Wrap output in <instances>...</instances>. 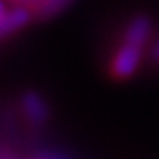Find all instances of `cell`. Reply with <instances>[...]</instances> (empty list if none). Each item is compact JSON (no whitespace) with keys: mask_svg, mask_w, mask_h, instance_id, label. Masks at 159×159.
Segmentation results:
<instances>
[{"mask_svg":"<svg viewBox=\"0 0 159 159\" xmlns=\"http://www.w3.org/2000/svg\"><path fill=\"white\" fill-rule=\"evenodd\" d=\"M142 59V48L135 46L130 43H124L122 46L117 49L115 56L112 58L110 71L115 78L125 80L137 71L139 64Z\"/></svg>","mask_w":159,"mask_h":159,"instance_id":"obj_1","label":"cell"},{"mask_svg":"<svg viewBox=\"0 0 159 159\" xmlns=\"http://www.w3.org/2000/svg\"><path fill=\"white\" fill-rule=\"evenodd\" d=\"M151 32H152V24L146 16L134 17L124 32V43H130L142 48L151 37Z\"/></svg>","mask_w":159,"mask_h":159,"instance_id":"obj_2","label":"cell"},{"mask_svg":"<svg viewBox=\"0 0 159 159\" xmlns=\"http://www.w3.org/2000/svg\"><path fill=\"white\" fill-rule=\"evenodd\" d=\"M22 108L24 113L32 120V122H43L48 115L46 105L41 100V97H37L36 93H27L22 100Z\"/></svg>","mask_w":159,"mask_h":159,"instance_id":"obj_3","label":"cell"},{"mask_svg":"<svg viewBox=\"0 0 159 159\" xmlns=\"http://www.w3.org/2000/svg\"><path fill=\"white\" fill-rule=\"evenodd\" d=\"M29 20V14L24 9H16L12 12H3L0 16V32H9L19 29Z\"/></svg>","mask_w":159,"mask_h":159,"instance_id":"obj_4","label":"cell"},{"mask_svg":"<svg viewBox=\"0 0 159 159\" xmlns=\"http://www.w3.org/2000/svg\"><path fill=\"white\" fill-rule=\"evenodd\" d=\"M66 3H70V0H36V3H32V9H36V12L39 14L49 16L61 10Z\"/></svg>","mask_w":159,"mask_h":159,"instance_id":"obj_5","label":"cell"},{"mask_svg":"<svg viewBox=\"0 0 159 159\" xmlns=\"http://www.w3.org/2000/svg\"><path fill=\"white\" fill-rule=\"evenodd\" d=\"M151 59H152V63H157L159 64V37H157L156 44L152 46V51H151Z\"/></svg>","mask_w":159,"mask_h":159,"instance_id":"obj_6","label":"cell"},{"mask_svg":"<svg viewBox=\"0 0 159 159\" xmlns=\"http://www.w3.org/2000/svg\"><path fill=\"white\" fill-rule=\"evenodd\" d=\"M3 14V7H2V3H0V16Z\"/></svg>","mask_w":159,"mask_h":159,"instance_id":"obj_7","label":"cell"}]
</instances>
